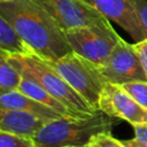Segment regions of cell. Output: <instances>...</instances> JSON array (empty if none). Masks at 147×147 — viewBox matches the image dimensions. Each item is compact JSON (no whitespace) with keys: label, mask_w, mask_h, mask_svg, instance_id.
<instances>
[{"label":"cell","mask_w":147,"mask_h":147,"mask_svg":"<svg viewBox=\"0 0 147 147\" xmlns=\"http://www.w3.org/2000/svg\"><path fill=\"white\" fill-rule=\"evenodd\" d=\"M134 137L132 139L122 140L126 147H147V124L133 125Z\"/></svg>","instance_id":"obj_18"},{"label":"cell","mask_w":147,"mask_h":147,"mask_svg":"<svg viewBox=\"0 0 147 147\" xmlns=\"http://www.w3.org/2000/svg\"><path fill=\"white\" fill-rule=\"evenodd\" d=\"M47 119L40 118L29 113L15 111L0 108V130L20 136L32 137Z\"/></svg>","instance_id":"obj_11"},{"label":"cell","mask_w":147,"mask_h":147,"mask_svg":"<svg viewBox=\"0 0 147 147\" xmlns=\"http://www.w3.org/2000/svg\"><path fill=\"white\" fill-rule=\"evenodd\" d=\"M0 108L15 110V111H24L38 116L40 118L51 121L60 117H65L53 110L49 107H46L28 95L23 94L18 90H8L0 91Z\"/></svg>","instance_id":"obj_10"},{"label":"cell","mask_w":147,"mask_h":147,"mask_svg":"<svg viewBox=\"0 0 147 147\" xmlns=\"http://www.w3.org/2000/svg\"><path fill=\"white\" fill-rule=\"evenodd\" d=\"M64 33L72 52L99 65L106 61L121 39L110 21L71 29Z\"/></svg>","instance_id":"obj_5"},{"label":"cell","mask_w":147,"mask_h":147,"mask_svg":"<svg viewBox=\"0 0 147 147\" xmlns=\"http://www.w3.org/2000/svg\"><path fill=\"white\" fill-rule=\"evenodd\" d=\"M116 119L101 110L85 117H60L44 123L31 138L37 147H84L95 134L111 132Z\"/></svg>","instance_id":"obj_2"},{"label":"cell","mask_w":147,"mask_h":147,"mask_svg":"<svg viewBox=\"0 0 147 147\" xmlns=\"http://www.w3.org/2000/svg\"><path fill=\"white\" fill-rule=\"evenodd\" d=\"M141 107L147 109V82H132L121 85Z\"/></svg>","instance_id":"obj_16"},{"label":"cell","mask_w":147,"mask_h":147,"mask_svg":"<svg viewBox=\"0 0 147 147\" xmlns=\"http://www.w3.org/2000/svg\"><path fill=\"white\" fill-rule=\"evenodd\" d=\"M84 147H86V146H84Z\"/></svg>","instance_id":"obj_22"},{"label":"cell","mask_w":147,"mask_h":147,"mask_svg":"<svg viewBox=\"0 0 147 147\" xmlns=\"http://www.w3.org/2000/svg\"><path fill=\"white\" fill-rule=\"evenodd\" d=\"M3 1H10V0H0V2H3Z\"/></svg>","instance_id":"obj_21"},{"label":"cell","mask_w":147,"mask_h":147,"mask_svg":"<svg viewBox=\"0 0 147 147\" xmlns=\"http://www.w3.org/2000/svg\"><path fill=\"white\" fill-rule=\"evenodd\" d=\"M0 147H37L32 138L0 130Z\"/></svg>","instance_id":"obj_15"},{"label":"cell","mask_w":147,"mask_h":147,"mask_svg":"<svg viewBox=\"0 0 147 147\" xmlns=\"http://www.w3.org/2000/svg\"><path fill=\"white\" fill-rule=\"evenodd\" d=\"M0 49L9 54H25L30 48L17 36L13 26L0 14Z\"/></svg>","instance_id":"obj_13"},{"label":"cell","mask_w":147,"mask_h":147,"mask_svg":"<svg viewBox=\"0 0 147 147\" xmlns=\"http://www.w3.org/2000/svg\"><path fill=\"white\" fill-rule=\"evenodd\" d=\"M45 10L63 30L108 22L96 9L84 0H31Z\"/></svg>","instance_id":"obj_6"},{"label":"cell","mask_w":147,"mask_h":147,"mask_svg":"<svg viewBox=\"0 0 147 147\" xmlns=\"http://www.w3.org/2000/svg\"><path fill=\"white\" fill-rule=\"evenodd\" d=\"M86 147H126L122 140H118L111 136V132L98 133L91 138Z\"/></svg>","instance_id":"obj_17"},{"label":"cell","mask_w":147,"mask_h":147,"mask_svg":"<svg viewBox=\"0 0 147 147\" xmlns=\"http://www.w3.org/2000/svg\"><path fill=\"white\" fill-rule=\"evenodd\" d=\"M108 21L115 22L126 31L136 42L146 39L131 0H84Z\"/></svg>","instance_id":"obj_9"},{"label":"cell","mask_w":147,"mask_h":147,"mask_svg":"<svg viewBox=\"0 0 147 147\" xmlns=\"http://www.w3.org/2000/svg\"><path fill=\"white\" fill-rule=\"evenodd\" d=\"M99 68L108 83L123 85L132 82H147L133 44H129L123 38Z\"/></svg>","instance_id":"obj_7"},{"label":"cell","mask_w":147,"mask_h":147,"mask_svg":"<svg viewBox=\"0 0 147 147\" xmlns=\"http://www.w3.org/2000/svg\"><path fill=\"white\" fill-rule=\"evenodd\" d=\"M76 92L92 107L98 109V102L106 83L99 64L70 52L56 61H46Z\"/></svg>","instance_id":"obj_4"},{"label":"cell","mask_w":147,"mask_h":147,"mask_svg":"<svg viewBox=\"0 0 147 147\" xmlns=\"http://www.w3.org/2000/svg\"><path fill=\"white\" fill-rule=\"evenodd\" d=\"M0 14L32 53L45 61H56L72 52L64 31L31 0L0 2Z\"/></svg>","instance_id":"obj_1"},{"label":"cell","mask_w":147,"mask_h":147,"mask_svg":"<svg viewBox=\"0 0 147 147\" xmlns=\"http://www.w3.org/2000/svg\"><path fill=\"white\" fill-rule=\"evenodd\" d=\"M9 61L22 77L30 78L39 84L45 91L77 116H90L98 111L45 60L40 59L34 53L9 54Z\"/></svg>","instance_id":"obj_3"},{"label":"cell","mask_w":147,"mask_h":147,"mask_svg":"<svg viewBox=\"0 0 147 147\" xmlns=\"http://www.w3.org/2000/svg\"><path fill=\"white\" fill-rule=\"evenodd\" d=\"M136 51H137V54L139 56V60H140V63L142 65V69L147 76V39H144L141 41H138V42H134L133 44Z\"/></svg>","instance_id":"obj_20"},{"label":"cell","mask_w":147,"mask_h":147,"mask_svg":"<svg viewBox=\"0 0 147 147\" xmlns=\"http://www.w3.org/2000/svg\"><path fill=\"white\" fill-rule=\"evenodd\" d=\"M98 109L110 117L124 119L132 126L147 124V109L141 107L121 85L106 83L99 98Z\"/></svg>","instance_id":"obj_8"},{"label":"cell","mask_w":147,"mask_h":147,"mask_svg":"<svg viewBox=\"0 0 147 147\" xmlns=\"http://www.w3.org/2000/svg\"><path fill=\"white\" fill-rule=\"evenodd\" d=\"M17 90L20 92H22L23 94L28 95L29 98L33 99L34 101H37V102H39V103H41V105H44L46 107L52 108L53 110L57 111L62 116H65V117H80V116H77L76 114H74L71 110H69L64 105H62L59 100H56L47 91H45L39 84H37L36 82H33L30 78L22 77Z\"/></svg>","instance_id":"obj_12"},{"label":"cell","mask_w":147,"mask_h":147,"mask_svg":"<svg viewBox=\"0 0 147 147\" xmlns=\"http://www.w3.org/2000/svg\"><path fill=\"white\" fill-rule=\"evenodd\" d=\"M147 39V0H131Z\"/></svg>","instance_id":"obj_19"},{"label":"cell","mask_w":147,"mask_h":147,"mask_svg":"<svg viewBox=\"0 0 147 147\" xmlns=\"http://www.w3.org/2000/svg\"><path fill=\"white\" fill-rule=\"evenodd\" d=\"M22 76L9 61V53L0 49V91L17 90Z\"/></svg>","instance_id":"obj_14"}]
</instances>
